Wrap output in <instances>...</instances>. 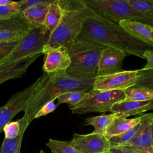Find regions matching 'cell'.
<instances>
[{
    "mask_svg": "<svg viewBox=\"0 0 153 153\" xmlns=\"http://www.w3.org/2000/svg\"><path fill=\"white\" fill-rule=\"evenodd\" d=\"M89 11L90 14L78 39L118 49L127 56L134 55L142 59L146 50H153V47L138 40L119 24L98 16L90 8Z\"/></svg>",
    "mask_w": 153,
    "mask_h": 153,
    "instance_id": "6da1fadb",
    "label": "cell"
},
{
    "mask_svg": "<svg viewBox=\"0 0 153 153\" xmlns=\"http://www.w3.org/2000/svg\"><path fill=\"white\" fill-rule=\"evenodd\" d=\"M94 78H81L68 75L66 72L47 74L33 94L23 117L28 124L34 120L36 112L45 103L54 101L60 95L70 91L92 90Z\"/></svg>",
    "mask_w": 153,
    "mask_h": 153,
    "instance_id": "7a4b0ae2",
    "label": "cell"
},
{
    "mask_svg": "<svg viewBox=\"0 0 153 153\" xmlns=\"http://www.w3.org/2000/svg\"><path fill=\"white\" fill-rule=\"evenodd\" d=\"M61 17L56 28L49 34L46 44L68 50L77 39L90 14L88 7L83 0H56Z\"/></svg>",
    "mask_w": 153,
    "mask_h": 153,
    "instance_id": "3957f363",
    "label": "cell"
},
{
    "mask_svg": "<svg viewBox=\"0 0 153 153\" xmlns=\"http://www.w3.org/2000/svg\"><path fill=\"white\" fill-rule=\"evenodd\" d=\"M106 48L99 44L77 39L68 49L71 63L66 72L76 77H96L101 54Z\"/></svg>",
    "mask_w": 153,
    "mask_h": 153,
    "instance_id": "277c9868",
    "label": "cell"
},
{
    "mask_svg": "<svg viewBox=\"0 0 153 153\" xmlns=\"http://www.w3.org/2000/svg\"><path fill=\"white\" fill-rule=\"evenodd\" d=\"M46 27H33L5 57L0 60V69L33 55L42 54L46 44Z\"/></svg>",
    "mask_w": 153,
    "mask_h": 153,
    "instance_id": "5b68a950",
    "label": "cell"
},
{
    "mask_svg": "<svg viewBox=\"0 0 153 153\" xmlns=\"http://www.w3.org/2000/svg\"><path fill=\"white\" fill-rule=\"evenodd\" d=\"M96 15L119 24L123 20H139L145 17L134 10L126 0H83Z\"/></svg>",
    "mask_w": 153,
    "mask_h": 153,
    "instance_id": "8992f818",
    "label": "cell"
},
{
    "mask_svg": "<svg viewBox=\"0 0 153 153\" xmlns=\"http://www.w3.org/2000/svg\"><path fill=\"white\" fill-rule=\"evenodd\" d=\"M86 97L78 104L69 106L73 114L82 115L91 112H110L112 106L117 102L124 100V90L87 91Z\"/></svg>",
    "mask_w": 153,
    "mask_h": 153,
    "instance_id": "52a82bcc",
    "label": "cell"
},
{
    "mask_svg": "<svg viewBox=\"0 0 153 153\" xmlns=\"http://www.w3.org/2000/svg\"><path fill=\"white\" fill-rule=\"evenodd\" d=\"M46 75L47 74L44 72L33 83L11 96L8 101L0 107V133L3 131L4 126L10 122L17 114L26 111L33 94Z\"/></svg>",
    "mask_w": 153,
    "mask_h": 153,
    "instance_id": "ba28073f",
    "label": "cell"
},
{
    "mask_svg": "<svg viewBox=\"0 0 153 153\" xmlns=\"http://www.w3.org/2000/svg\"><path fill=\"white\" fill-rule=\"evenodd\" d=\"M139 71H123L111 75L96 76L93 89L100 91L124 90L135 85Z\"/></svg>",
    "mask_w": 153,
    "mask_h": 153,
    "instance_id": "9c48e42d",
    "label": "cell"
},
{
    "mask_svg": "<svg viewBox=\"0 0 153 153\" xmlns=\"http://www.w3.org/2000/svg\"><path fill=\"white\" fill-rule=\"evenodd\" d=\"M41 53L44 54L42 70L47 74L66 72L71 65L68 50L63 45L52 47L45 44Z\"/></svg>",
    "mask_w": 153,
    "mask_h": 153,
    "instance_id": "30bf717a",
    "label": "cell"
},
{
    "mask_svg": "<svg viewBox=\"0 0 153 153\" xmlns=\"http://www.w3.org/2000/svg\"><path fill=\"white\" fill-rule=\"evenodd\" d=\"M71 144L78 153H101L111 148L105 135L94 132L86 134L74 133Z\"/></svg>",
    "mask_w": 153,
    "mask_h": 153,
    "instance_id": "8fae6325",
    "label": "cell"
},
{
    "mask_svg": "<svg viewBox=\"0 0 153 153\" xmlns=\"http://www.w3.org/2000/svg\"><path fill=\"white\" fill-rule=\"evenodd\" d=\"M126 54L120 50L107 47L102 54L96 76H102L123 71V62Z\"/></svg>",
    "mask_w": 153,
    "mask_h": 153,
    "instance_id": "7c38bea8",
    "label": "cell"
},
{
    "mask_svg": "<svg viewBox=\"0 0 153 153\" xmlns=\"http://www.w3.org/2000/svg\"><path fill=\"white\" fill-rule=\"evenodd\" d=\"M152 109L153 99L142 102L123 100L114 104L110 109V112L127 118L130 116L142 114Z\"/></svg>",
    "mask_w": 153,
    "mask_h": 153,
    "instance_id": "4fadbf2b",
    "label": "cell"
},
{
    "mask_svg": "<svg viewBox=\"0 0 153 153\" xmlns=\"http://www.w3.org/2000/svg\"><path fill=\"white\" fill-rule=\"evenodd\" d=\"M119 25L132 36L153 47V26L137 20H123Z\"/></svg>",
    "mask_w": 153,
    "mask_h": 153,
    "instance_id": "5bb4252c",
    "label": "cell"
},
{
    "mask_svg": "<svg viewBox=\"0 0 153 153\" xmlns=\"http://www.w3.org/2000/svg\"><path fill=\"white\" fill-rule=\"evenodd\" d=\"M152 120L153 113L141 115L140 127L138 131L131 140L124 146H132L139 148L152 146L151 137V124Z\"/></svg>",
    "mask_w": 153,
    "mask_h": 153,
    "instance_id": "9a60e30c",
    "label": "cell"
},
{
    "mask_svg": "<svg viewBox=\"0 0 153 153\" xmlns=\"http://www.w3.org/2000/svg\"><path fill=\"white\" fill-rule=\"evenodd\" d=\"M40 55H33L0 69V84L7 80L22 76L26 73L29 66Z\"/></svg>",
    "mask_w": 153,
    "mask_h": 153,
    "instance_id": "2e32d148",
    "label": "cell"
},
{
    "mask_svg": "<svg viewBox=\"0 0 153 153\" xmlns=\"http://www.w3.org/2000/svg\"><path fill=\"white\" fill-rule=\"evenodd\" d=\"M54 0L32 6L21 13L24 19L34 27H45L44 23L50 4Z\"/></svg>",
    "mask_w": 153,
    "mask_h": 153,
    "instance_id": "e0dca14e",
    "label": "cell"
},
{
    "mask_svg": "<svg viewBox=\"0 0 153 153\" xmlns=\"http://www.w3.org/2000/svg\"><path fill=\"white\" fill-rule=\"evenodd\" d=\"M140 116L134 118H127L120 116L115 118L106 128L105 136L109 138L124 133L140 123Z\"/></svg>",
    "mask_w": 153,
    "mask_h": 153,
    "instance_id": "ac0fdd59",
    "label": "cell"
},
{
    "mask_svg": "<svg viewBox=\"0 0 153 153\" xmlns=\"http://www.w3.org/2000/svg\"><path fill=\"white\" fill-rule=\"evenodd\" d=\"M20 122V131L19 135L14 139L4 138L0 148V153H20L22 139L29 124L23 117L19 120Z\"/></svg>",
    "mask_w": 153,
    "mask_h": 153,
    "instance_id": "d6986e66",
    "label": "cell"
},
{
    "mask_svg": "<svg viewBox=\"0 0 153 153\" xmlns=\"http://www.w3.org/2000/svg\"><path fill=\"white\" fill-rule=\"evenodd\" d=\"M120 116L121 115L118 114L111 113L110 114H103L96 117H88L85 119L84 125L93 126L94 127L93 132L104 134L111 122Z\"/></svg>",
    "mask_w": 153,
    "mask_h": 153,
    "instance_id": "ffe728a7",
    "label": "cell"
},
{
    "mask_svg": "<svg viewBox=\"0 0 153 153\" xmlns=\"http://www.w3.org/2000/svg\"><path fill=\"white\" fill-rule=\"evenodd\" d=\"M124 93V100L142 102L153 99V90L142 86H131L125 89Z\"/></svg>",
    "mask_w": 153,
    "mask_h": 153,
    "instance_id": "44dd1931",
    "label": "cell"
},
{
    "mask_svg": "<svg viewBox=\"0 0 153 153\" xmlns=\"http://www.w3.org/2000/svg\"><path fill=\"white\" fill-rule=\"evenodd\" d=\"M33 28L14 27L2 30L0 32V42L14 43L19 42Z\"/></svg>",
    "mask_w": 153,
    "mask_h": 153,
    "instance_id": "7402d4cb",
    "label": "cell"
},
{
    "mask_svg": "<svg viewBox=\"0 0 153 153\" xmlns=\"http://www.w3.org/2000/svg\"><path fill=\"white\" fill-rule=\"evenodd\" d=\"M61 17V12L56 0H54L49 5L46 15L44 25L49 34L51 33L57 26Z\"/></svg>",
    "mask_w": 153,
    "mask_h": 153,
    "instance_id": "603a6c76",
    "label": "cell"
},
{
    "mask_svg": "<svg viewBox=\"0 0 153 153\" xmlns=\"http://www.w3.org/2000/svg\"><path fill=\"white\" fill-rule=\"evenodd\" d=\"M140 127V123L129 129L128 130L120 134L112 136L108 139L110 147L112 148H117L120 146H124L127 144L131 139L134 136L137 131H138Z\"/></svg>",
    "mask_w": 153,
    "mask_h": 153,
    "instance_id": "cb8c5ba5",
    "label": "cell"
},
{
    "mask_svg": "<svg viewBox=\"0 0 153 153\" xmlns=\"http://www.w3.org/2000/svg\"><path fill=\"white\" fill-rule=\"evenodd\" d=\"M127 2L145 18L153 20V1L126 0Z\"/></svg>",
    "mask_w": 153,
    "mask_h": 153,
    "instance_id": "d4e9b609",
    "label": "cell"
},
{
    "mask_svg": "<svg viewBox=\"0 0 153 153\" xmlns=\"http://www.w3.org/2000/svg\"><path fill=\"white\" fill-rule=\"evenodd\" d=\"M14 27L33 28L23 17L22 14L8 18H0V32L5 29Z\"/></svg>",
    "mask_w": 153,
    "mask_h": 153,
    "instance_id": "484cf974",
    "label": "cell"
},
{
    "mask_svg": "<svg viewBox=\"0 0 153 153\" xmlns=\"http://www.w3.org/2000/svg\"><path fill=\"white\" fill-rule=\"evenodd\" d=\"M87 94V91H74L65 93L57 98V105L65 103L68 104L69 106H74L86 97Z\"/></svg>",
    "mask_w": 153,
    "mask_h": 153,
    "instance_id": "4316f807",
    "label": "cell"
},
{
    "mask_svg": "<svg viewBox=\"0 0 153 153\" xmlns=\"http://www.w3.org/2000/svg\"><path fill=\"white\" fill-rule=\"evenodd\" d=\"M46 145L52 152L56 153H78L71 145V141H61L50 139Z\"/></svg>",
    "mask_w": 153,
    "mask_h": 153,
    "instance_id": "83f0119b",
    "label": "cell"
},
{
    "mask_svg": "<svg viewBox=\"0 0 153 153\" xmlns=\"http://www.w3.org/2000/svg\"><path fill=\"white\" fill-rule=\"evenodd\" d=\"M134 85L146 87L153 90V69L145 71L140 69Z\"/></svg>",
    "mask_w": 153,
    "mask_h": 153,
    "instance_id": "f1b7e54d",
    "label": "cell"
},
{
    "mask_svg": "<svg viewBox=\"0 0 153 153\" xmlns=\"http://www.w3.org/2000/svg\"><path fill=\"white\" fill-rule=\"evenodd\" d=\"M20 7L17 1L8 5L0 6V18H8L20 14Z\"/></svg>",
    "mask_w": 153,
    "mask_h": 153,
    "instance_id": "f546056e",
    "label": "cell"
},
{
    "mask_svg": "<svg viewBox=\"0 0 153 153\" xmlns=\"http://www.w3.org/2000/svg\"><path fill=\"white\" fill-rule=\"evenodd\" d=\"M3 131L5 134V138L11 139L16 138L19 134L20 122L19 120L10 121L4 127Z\"/></svg>",
    "mask_w": 153,
    "mask_h": 153,
    "instance_id": "4dcf8cb0",
    "label": "cell"
},
{
    "mask_svg": "<svg viewBox=\"0 0 153 153\" xmlns=\"http://www.w3.org/2000/svg\"><path fill=\"white\" fill-rule=\"evenodd\" d=\"M57 105L56 104L54 101H50L45 103L43 106H42L39 110L36 112L35 115L34 119L40 118L43 116H45L47 114L53 112L57 108Z\"/></svg>",
    "mask_w": 153,
    "mask_h": 153,
    "instance_id": "1f68e13d",
    "label": "cell"
},
{
    "mask_svg": "<svg viewBox=\"0 0 153 153\" xmlns=\"http://www.w3.org/2000/svg\"><path fill=\"white\" fill-rule=\"evenodd\" d=\"M47 0H22L17 2L20 7V13H22L29 7L44 3Z\"/></svg>",
    "mask_w": 153,
    "mask_h": 153,
    "instance_id": "d6a6232c",
    "label": "cell"
},
{
    "mask_svg": "<svg viewBox=\"0 0 153 153\" xmlns=\"http://www.w3.org/2000/svg\"><path fill=\"white\" fill-rule=\"evenodd\" d=\"M18 42H19L14 43L0 42V60L10 53Z\"/></svg>",
    "mask_w": 153,
    "mask_h": 153,
    "instance_id": "836d02e7",
    "label": "cell"
},
{
    "mask_svg": "<svg viewBox=\"0 0 153 153\" xmlns=\"http://www.w3.org/2000/svg\"><path fill=\"white\" fill-rule=\"evenodd\" d=\"M143 59L146 60V64L140 70L145 71L153 69V50H146L143 54Z\"/></svg>",
    "mask_w": 153,
    "mask_h": 153,
    "instance_id": "e575fe53",
    "label": "cell"
},
{
    "mask_svg": "<svg viewBox=\"0 0 153 153\" xmlns=\"http://www.w3.org/2000/svg\"><path fill=\"white\" fill-rule=\"evenodd\" d=\"M124 149L131 151L136 153H153V146L146 148H139L132 146H120Z\"/></svg>",
    "mask_w": 153,
    "mask_h": 153,
    "instance_id": "d590c367",
    "label": "cell"
},
{
    "mask_svg": "<svg viewBox=\"0 0 153 153\" xmlns=\"http://www.w3.org/2000/svg\"><path fill=\"white\" fill-rule=\"evenodd\" d=\"M109 151L112 153H136L134 152H133L131 151H129L126 149H124L121 147H117V148H110Z\"/></svg>",
    "mask_w": 153,
    "mask_h": 153,
    "instance_id": "8d00e7d4",
    "label": "cell"
},
{
    "mask_svg": "<svg viewBox=\"0 0 153 153\" xmlns=\"http://www.w3.org/2000/svg\"><path fill=\"white\" fill-rule=\"evenodd\" d=\"M137 21H139V22H142L143 23H146V24H148V25H150L151 26H153V20H152V19H148L144 18L143 19L137 20Z\"/></svg>",
    "mask_w": 153,
    "mask_h": 153,
    "instance_id": "74e56055",
    "label": "cell"
},
{
    "mask_svg": "<svg viewBox=\"0 0 153 153\" xmlns=\"http://www.w3.org/2000/svg\"><path fill=\"white\" fill-rule=\"evenodd\" d=\"M13 2V1L11 0H0V6L8 5Z\"/></svg>",
    "mask_w": 153,
    "mask_h": 153,
    "instance_id": "f35d334b",
    "label": "cell"
},
{
    "mask_svg": "<svg viewBox=\"0 0 153 153\" xmlns=\"http://www.w3.org/2000/svg\"><path fill=\"white\" fill-rule=\"evenodd\" d=\"M151 140H152V143L153 146V120L151 124Z\"/></svg>",
    "mask_w": 153,
    "mask_h": 153,
    "instance_id": "ab89813d",
    "label": "cell"
},
{
    "mask_svg": "<svg viewBox=\"0 0 153 153\" xmlns=\"http://www.w3.org/2000/svg\"><path fill=\"white\" fill-rule=\"evenodd\" d=\"M38 153H45V152H44V151L43 150H41ZM52 153H56V152H52Z\"/></svg>",
    "mask_w": 153,
    "mask_h": 153,
    "instance_id": "60d3db41",
    "label": "cell"
},
{
    "mask_svg": "<svg viewBox=\"0 0 153 153\" xmlns=\"http://www.w3.org/2000/svg\"><path fill=\"white\" fill-rule=\"evenodd\" d=\"M101 153H112V152L109 150V151H105V152H103Z\"/></svg>",
    "mask_w": 153,
    "mask_h": 153,
    "instance_id": "b9f144b4",
    "label": "cell"
}]
</instances>
